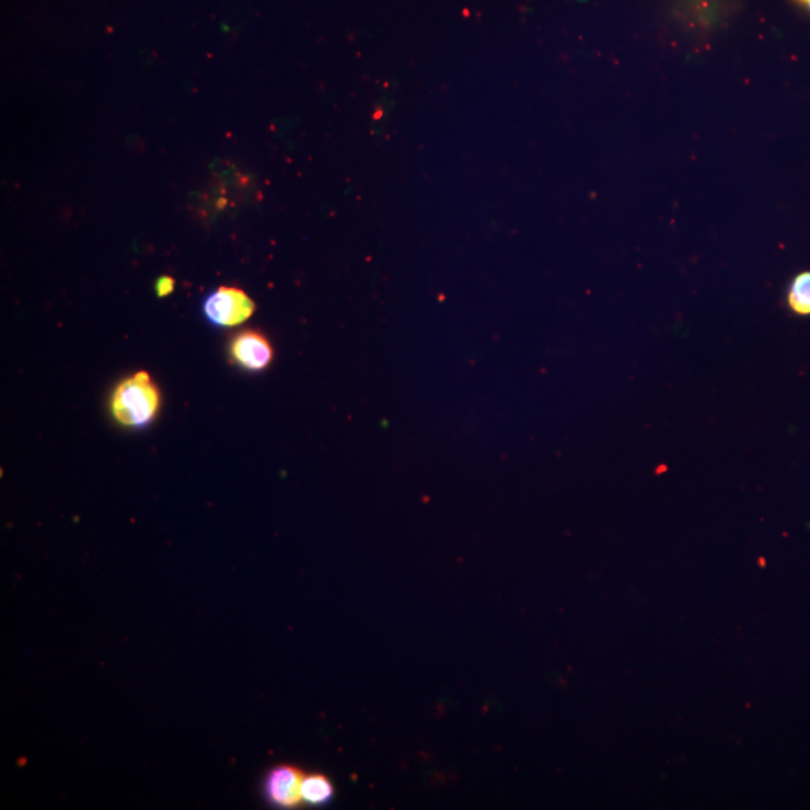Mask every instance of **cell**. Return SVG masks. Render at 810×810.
I'll use <instances>...</instances> for the list:
<instances>
[{"mask_svg": "<svg viewBox=\"0 0 810 810\" xmlns=\"http://www.w3.org/2000/svg\"><path fill=\"white\" fill-rule=\"evenodd\" d=\"M255 308V302L245 291L222 286L206 298L202 313L213 326L234 327L253 317Z\"/></svg>", "mask_w": 810, "mask_h": 810, "instance_id": "2", "label": "cell"}, {"mask_svg": "<svg viewBox=\"0 0 810 810\" xmlns=\"http://www.w3.org/2000/svg\"><path fill=\"white\" fill-rule=\"evenodd\" d=\"M788 303L796 314H810V273L800 274L794 279L788 291Z\"/></svg>", "mask_w": 810, "mask_h": 810, "instance_id": "6", "label": "cell"}, {"mask_svg": "<svg viewBox=\"0 0 810 810\" xmlns=\"http://www.w3.org/2000/svg\"><path fill=\"white\" fill-rule=\"evenodd\" d=\"M157 294L160 296V298H165V296L172 294L174 290V279L172 277H161L157 281Z\"/></svg>", "mask_w": 810, "mask_h": 810, "instance_id": "7", "label": "cell"}, {"mask_svg": "<svg viewBox=\"0 0 810 810\" xmlns=\"http://www.w3.org/2000/svg\"><path fill=\"white\" fill-rule=\"evenodd\" d=\"M111 405L117 423L128 428H144L160 412V389L149 372H136L117 384Z\"/></svg>", "mask_w": 810, "mask_h": 810, "instance_id": "1", "label": "cell"}, {"mask_svg": "<svg viewBox=\"0 0 810 810\" xmlns=\"http://www.w3.org/2000/svg\"><path fill=\"white\" fill-rule=\"evenodd\" d=\"M230 356L246 371H263L273 363L274 347L262 332L243 331L230 344Z\"/></svg>", "mask_w": 810, "mask_h": 810, "instance_id": "3", "label": "cell"}, {"mask_svg": "<svg viewBox=\"0 0 810 810\" xmlns=\"http://www.w3.org/2000/svg\"><path fill=\"white\" fill-rule=\"evenodd\" d=\"M794 2L799 3V5L805 7L806 10L810 11V0H794Z\"/></svg>", "mask_w": 810, "mask_h": 810, "instance_id": "8", "label": "cell"}, {"mask_svg": "<svg viewBox=\"0 0 810 810\" xmlns=\"http://www.w3.org/2000/svg\"><path fill=\"white\" fill-rule=\"evenodd\" d=\"M303 773L293 765H278L270 770L265 782L267 800L279 808H296L302 803Z\"/></svg>", "mask_w": 810, "mask_h": 810, "instance_id": "4", "label": "cell"}, {"mask_svg": "<svg viewBox=\"0 0 810 810\" xmlns=\"http://www.w3.org/2000/svg\"><path fill=\"white\" fill-rule=\"evenodd\" d=\"M335 788L329 777L323 775L303 776L301 796L308 805H327L334 799Z\"/></svg>", "mask_w": 810, "mask_h": 810, "instance_id": "5", "label": "cell"}]
</instances>
